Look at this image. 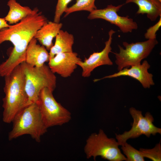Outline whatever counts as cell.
<instances>
[{
    "label": "cell",
    "instance_id": "1",
    "mask_svg": "<svg viewBox=\"0 0 161 161\" xmlns=\"http://www.w3.org/2000/svg\"><path fill=\"white\" fill-rule=\"evenodd\" d=\"M4 77L3 120L9 123L18 112L30 103L25 89V76L21 64Z\"/></svg>",
    "mask_w": 161,
    "mask_h": 161
},
{
    "label": "cell",
    "instance_id": "2",
    "mask_svg": "<svg viewBox=\"0 0 161 161\" xmlns=\"http://www.w3.org/2000/svg\"><path fill=\"white\" fill-rule=\"evenodd\" d=\"M12 122V128L8 136L9 140L28 134L39 143L41 137L47 132L48 129L35 103H30L18 112Z\"/></svg>",
    "mask_w": 161,
    "mask_h": 161
},
{
    "label": "cell",
    "instance_id": "3",
    "mask_svg": "<svg viewBox=\"0 0 161 161\" xmlns=\"http://www.w3.org/2000/svg\"><path fill=\"white\" fill-rule=\"evenodd\" d=\"M25 76V89L30 103H35L44 88L53 92L56 86V77L48 65L33 66L25 61L21 64Z\"/></svg>",
    "mask_w": 161,
    "mask_h": 161
},
{
    "label": "cell",
    "instance_id": "4",
    "mask_svg": "<svg viewBox=\"0 0 161 161\" xmlns=\"http://www.w3.org/2000/svg\"><path fill=\"white\" fill-rule=\"evenodd\" d=\"M115 138H109L103 130L93 133L86 140L84 150L87 158L93 157L95 160L97 156L110 161H126V158L119 148Z\"/></svg>",
    "mask_w": 161,
    "mask_h": 161
},
{
    "label": "cell",
    "instance_id": "5",
    "mask_svg": "<svg viewBox=\"0 0 161 161\" xmlns=\"http://www.w3.org/2000/svg\"><path fill=\"white\" fill-rule=\"evenodd\" d=\"M52 92L48 88H43L35 103L47 128L62 126L71 118L70 112L56 100Z\"/></svg>",
    "mask_w": 161,
    "mask_h": 161
},
{
    "label": "cell",
    "instance_id": "6",
    "mask_svg": "<svg viewBox=\"0 0 161 161\" xmlns=\"http://www.w3.org/2000/svg\"><path fill=\"white\" fill-rule=\"evenodd\" d=\"M158 43L155 39L130 44L123 42V44L125 49L118 45L119 52L114 53L118 70L119 71L124 68L140 64L142 60L149 55Z\"/></svg>",
    "mask_w": 161,
    "mask_h": 161
},
{
    "label": "cell",
    "instance_id": "7",
    "mask_svg": "<svg viewBox=\"0 0 161 161\" xmlns=\"http://www.w3.org/2000/svg\"><path fill=\"white\" fill-rule=\"evenodd\" d=\"M129 111L133 122L129 131H125L122 134H115L119 145H123L129 139L135 138L143 134L148 137L151 135L161 134V129L154 125V118L150 112H146L143 116L141 111L134 107L130 108Z\"/></svg>",
    "mask_w": 161,
    "mask_h": 161
},
{
    "label": "cell",
    "instance_id": "8",
    "mask_svg": "<svg viewBox=\"0 0 161 161\" xmlns=\"http://www.w3.org/2000/svg\"><path fill=\"white\" fill-rule=\"evenodd\" d=\"M47 21L42 12H39L37 8H35L32 14L17 23L0 31V44L8 41L14 46L29 31L35 28H40Z\"/></svg>",
    "mask_w": 161,
    "mask_h": 161
},
{
    "label": "cell",
    "instance_id": "9",
    "mask_svg": "<svg viewBox=\"0 0 161 161\" xmlns=\"http://www.w3.org/2000/svg\"><path fill=\"white\" fill-rule=\"evenodd\" d=\"M124 4L116 6L111 4L103 9L94 10L90 12L88 18L90 20L103 19L117 26L123 33L131 32L138 28V25L128 16H122L118 14L117 12Z\"/></svg>",
    "mask_w": 161,
    "mask_h": 161
},
{
    "label": "cell",
    "instance_id": "10",
    "mask_svg": "<svg viewBox=\"0 0 161 161\" xmlns=\"http://www.w3.org/2000/svg\"><path fill=\"white\" fill-rule=\"evenodd\" d=\"M40 28L37 27L25 34L14 46L8 58L0 64V76L4 77L9 74L16 66L25 61L26 53L28 45Z\"/></svg>",
    "mask_w": 161,
    "mask_h": 161
},
{
    "label": "cell",
    "instance_id": "11",
    "mask_svg": "<svg viewBox=\"0 0 161 161\" xmlns=\"http://www.w3.org/2000/svg\"><path fill=\"white\" fill-rule=\"evenodd\" d=\"M115 31L112 29L108 32L109 38L105 42L104 49L100 52H94L88 58H85L83 61L81 60L77 64L82 69V76L84 78L90 76L91 73L97 67L103 65H112L113 62L109 57V54L111 52L113 35Z\"/></svg>",
    "mask_w": 161,
    "mask_h": 161
},
{
    "label": "cell",
    "instance_id": "12",
    "mask_svg": "<svg viewBox=\"0 0 161 161\" xmlns=\"http://www.w3.org/2000/svg\"><path fill=\"white\" fill-rule=\"evenodd\" d=\"M81 60L76 52H63L50 58L48 66L54 73L67 78L71 75L78 66L77 63Z\"/></svg>",
    "mask_w": 161,
    "mask_h": 161
},
{
    "label": "cell",
    "instance_id": "13",
    "mask_svg": "<svg viewBox=\"0 0 161 161\" xmlns=\"http://www.w3.org/2000/svg\"><path fill=\"white\" fill-rule=\"evenodd\" d=\"M150 67L148 61L145 60L141 64L132 66L129 69L124 68L117 73L106 76L102 78L95 79L93 81L96 82L105 78L128 76L139 81L144 88H149L151 86L154 84L153 79V75L148 72V69Z\"/></svg>",
    "mask_w": 161,
    "mask_h": 161
},
{
    "label": "cell",
    "instance_id": "14",
    "mask_svg": "<svg viewBox=\"0 0 161 161\" xmlns=\"http://www.w3.org/2000/svg\"><path fill=\"white\" fill-rule=\"evenodd\" d=\"M37 41L33 37L30 42L26 51L25 61L30 65L39 67L49 62L50 56L46 48L37 44Z\"/></svg>",
    "mask_w": 161,
    "mask_h": 161
},
{
    "label": "cell",
    "instance_id": "15",
    "mask_svg": "<svg viewBox=\"0 0 161 161\" xmlns=\"http://www.w3.org/2000/svg\"><path fill=\"white\" fill-rule=\"evenodd\" d=\"M62 26V23L60 22L47 21L37 31L34 37L49 51L53 45V38L57 36Z\"/></svg>",
    "mask_w": 161,
    "mask_h": 161
},
{
    "label": "cell",
    "instance_id": "16",
    "mask_svg": "<svg viewBox=\"0 0 161 161\" xmlns=\"http://www.w3.org/2000/svg\"><path fill=\"white\" fill-rule=\"evenodd\" d=\"M133 3L138 7L136 14H146L151 21L161 16V2L158 0H126L125 3Z\"/></svg>",
    "mask_w": 161,
    "mask_h": 161
},
{
    "label": "cell",
    "instance_id": "17",
    "mask_svg": "<svg viewBox=\"0 0 161 161\" xmlns=\"http://www.w3.org/2000/svg\"><path fill=\"white\" fill-rule=\"evenodd\" d=\"M74 41V37L72 34L61 30L55 37V44L49 50L50 59L61 53L73 52Z\"/></svg>",
    "mask_w": 161,
    "mask_h": 161
},
{
    "label": "cell",
    "instance_id": "18",
    "mask_svg": "<svg viewBox=\"0 0 161 161\" xmlns=\"http://www.w3.org/2000/svg\"><path fill=\"white\" fill-rule=\"evenodd\" d=\"M7 5L9 7V10L4 18L10 24L17 23L34 12V9L22 6L16 0H9Z\"/></svg>",
    "mask_w": 161,
    "mask_h": 161
},
{
    "label": "cell",
    "instance_id": "19",
    "mask_svg": "<svg viewBox=\"0 0 161 161\" xmlns=\"http://www.w3.org/2000/svg\"><path fill=\"white\" fill-rule=\"evenodd\" d=\"M95 0H76L75 3L68 7L65 11L64 17L75 12L86 11L91 12L97 8L95 4Z\"/></svg>",
    "mask_w": 161,
    "mask_h": 161
},
{
    "label": "cell",
    "instance_id": "20",
    "mask_svg": "<svg viewBox=\"0 0 161 161\" xmlns=\"http://www.w3.org/2000/svg\"><path fill=\"white\" fill-rule=\"evenodd\" d=\"M121 149L126 157V161H144L141 152L133 147L127 142L121 146Z\"/></svg>",
    "mask_w": 161,
    "mask_h": 161
},
{
    "label": "cell",
    "instance_id": "21",
    "mask_svg": "<svg viewBox=\"0 0 161 161\" xmlns=\"http://www.w3.org/2000/svg\"><path fill=\"white\" fill-rule=\"evenodd\" d=\"M161 140L155 147L151 149L140 148V150L144 157L148 158L153 161H161Z\"/></svg>",
    "mask_w": 161,
    "mask_h": 161
},
{
    "label": "cell",
    "instance_id": "22",
    "mask_svg": "<svg viewBox=\"0 0 161 161\" xmlns=\"http://www.w3.org/2000/svg\"><path fill=\"white\" fill-rule=\"evenodd\" d=\"M72 0H58L56 6L54 21L60 22L61 16L67 8L68 4Z\"/></svg>",
    "mask_w": 161,
    "mask_h": 161
},
{
    "label": "cell",
    "instance_id": "23",
    "mask_svg": "<svg viewBox=\"0 0 161 161\" xmlns=\"http://www.w3.org/2000/svg\"><path fill=\"white\" fill-rule=\"evenodd\" d=\"M160 17L159 20L155 24L147 30L144 36L147 40L156 39V32L161 26V16Z\"/></svg>",
    "mask_w": 161,
    "mask_h": 161
},
{
    "label": "cell",
    "instance_id": "24",
    "mask_svg": "<svg viewBox=\"0 0 161 161\" xmlns=\"http://www.w3.org/2000/svg\"><path fill=\"white\" fill-rule=\"evenodd\" d=\"M10 25L7 24L4 18H0V31L4 28L10 27Z\"/></svg>",
    "mask_w": 161,
    "mask_h": 161
},
{
    "label": "cell",
    "instance_id": "25",
    "mask_svg": "<svg viewBox=\"0 0 161 161\" xmlns=\"http://www.w3.org/2000/svg\"><path fill=\"white\" fill-rule=\"evenodd\" d=\"M160 2H161V0H158Z\"/></svg>",
    "mask_w": 161,
    "mask_h": 161
}]
</instances>
